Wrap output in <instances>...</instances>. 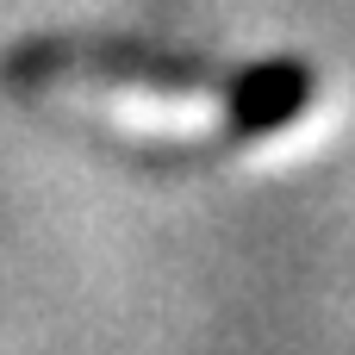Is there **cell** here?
I'll return each mask as SVG.
<instances>
[{
	"label": "cell",
	"instance_id": "1",
	"mask_svg": "<svg viewBox=\"0 0 355 355\" xmlns=\"http://www.w3.org/2000/svg\"><path fill=\"white\" fill-rule=\"evenodd\" d=\"M25 75L37 81H87L112 94H144L168 106H212L231 119V131H281L312 106V69L306 62H250V69H218L200 56H156L137 44H106V37H44L19 50Z\"/></svg>",
	"mask_w": 355,
	"mask_h": 355
}]
</instances>
